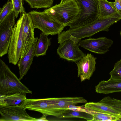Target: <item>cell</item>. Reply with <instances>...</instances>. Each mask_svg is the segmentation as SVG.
I'll return each mask as SVG.
<instances>
[{"instance_id": "6da1fadb", "label": "cell", "mask_w": 121, "mask_h": 121, "mask_svg": "<svg viewBox=\"0 0 121 121\" xmlns=\"http://www.w3.org/2000/svg\"><path fill=\"white\" fill-rule=\"evenodd\" d=\"M117 21L115 15L112 14L102 18H98L93 22L82 26L69 28L58 34V43L60 44L70 39L78 44L82 39L91 37L102 31H108L110 27Z\"/></svg>"}, {"instance_id": "7a4b0ae2", "label": "cell", "mask_w": 121, "mask_h": 121, "mask_svg": "<svg viewBox=\"0 0 121 121\" xmlns=\"http://www.w3.org/2000/svg\"><path fill=\"white\" fill-rule=\"evenodd\" d=\"M32 94V92L22 83L5 63L0 60V95L16 93Z\"/></svg>"}, {"instance_id": "3957f363", "label": "cell", "mask_w": 121, "mask_h": 121, "mask_svg": "<svg viewBox=\"0 0 121 121\" xmlns=\"http://www.w3.org/2000/svg\"><path fill=\"white\" fill-rule=\"evenodd\" d=\"M44 11L65 26L77 19L81 12L75 0L56 4Z\"/></svg>"}, {"instance_id": "277c9868", "label": "cell", "mask_w": 121, "mask_h": 121, "mask_svg": "<svg viewBox=\"0 0 121 121\" xmlns=\"http://www.w3.org/2000/svg\"><path fill=\"white\" fill-rule=\"evenodd\" d=\"M35 28H38L44 34L53 35L60 33L65 26L44 11H31L29 13Z\"/></svg>"}, {"instance_id": "5b68a950", "label": "cell", "mask_w": 121, "mask_h": 121, "mask_svg": "<svg viewBox=\"0 0 121 121\" xmlns=\"http://www.w3.org/2000/svg\"><path fill=\"white\" fill-rule=\"evenodd\" d=\"M81 11L78 18L66 25L70 28L82 26L95 20L98 18V0H75Z\"/></svg>"}, {"instance_id": "8992f818", "label": "cell", "mask_w": 121, "mask_h": 121, "mask_svg": "<svg viewBox=\"0 0 121 121\" xmlns=\"http://www.w3.org/2000/svg\"><path fill=\"white\" fill-rule=\"evenodd\" d=\"M22 19L20 16L13 28L7 53L9 63L14 65L17 64L20 58L22 43Z\"/></svg>"}, {"instance_id": "52a82bcc", "label": "cell", "mask_w": 121, "mask_h": 121, "mask_svg": "<svg viewBox=\"0 0 121 121\" xmlns=\"http://www.w3.org/2000/svg\"><path fill=\"white\" fill-rule=\"evenodd\" d=\"M16 18L13 11L0 22V57L8 53Z\"/></svg>"}, {"instance_id": "ba28073f", "label": "cell", "mask_w": 121, "mask_h": 121, "mask_svg": "<svg viewBox=\"0 0 121 121\" xmlns=\"http://www.w3.org/2000/svg\"><path fill=\"white\" fill-rule=\"evenodd\" d=\"M26 109L21 104L15 106H0V121H37L38 118L30 116Z\"/></svg>"}, {"instance_id": "9c48e42d", "label": "cell", "mask_w": 121, "mask_h": 121, "mask_svg": "<svg viewBox=\"0 0 121 121\" xmlns=\"http://www.w3.org/2000/svg\"><path fill=\"white\" fill-rule=\"evenodd\" d=\"M57 54L60 58L76 62L84 56L85 54L79 48V45L70 39L60 44Z\"/></svg>"}, {"instance_id": "30bf717a", "label": "cell", "mask_w": 121, "mask_h": 121, "mask_svg": "<svg viewBox=\"0 0 121 121\" xmlns=\"http://www.w3.org/2000/svg\"><path fill=\"white\" fill-rule=\"evenodd\" d=\"M23 22L22 46L20 58H22L27 52L36 38L34 36V28L31 17L26 12L22 13Z\"/></svg>"}, {"instance_id": "8fae6325", "label": "cell", "mask_w": 121, "mask_h": 121, "mask_svg": "<svg viewBox=\"0 0 121 121\" xmlns=\"http://www.w3.org/2000/svg\"><path fill=\"white\" fill-rule=\"evenodd\" d=\"M113 43V41L111 39L103 37L81 40L78 44L79 46L90 51L101 54L107 52Z\"/></svg>"}, {"instance_id": "7c38bea8", "label": "cell", "mask_w": 121, "mask_h": 121, "mask_svg": "<svg viewBox=\"0 0 121 121\" xmlns=\"http://www.w3.org/2000/svg\"><path fill=\"white\" fill-rule=\"evenodd\" d=\"M96 57L88 53L76 62L78 67V77L81 82L89 80L95 70Z\"/></svg>"}, {"instance_id": "4fadbf2b", "label": "cell", "mask_w": 121, "mask_h": 121, "mask_svg": "<svg viewBox=\"0 0 121 121\" xmlns=\"http://www.w3.org/2000/svg\"><path fill=\"white\" fill-rule=\"evenodd\" d=\"M52 98L54 108L59 116L62 118L63 114L69 106L79 103H86L87 101L81 97H67Z\"/></svg>"}, {"instance_id": "5bb4252c", "label": "cell", "mask_w": 121, "mask_h": 121, "mask_svg": "<svg viewBox=\"0 0 121 121\" xmlns=\"http://www.w3.org/2000/svg\"><path fill=\"white\" fill-rule=\"evenodd\" d=\"M38 39V37L35 38L27 52L22 58H20L18 61L17 65L19 70L20 80L23 79L30 68L35 56V50Z\"/></svg>"}, {"instance_id": "9a60e30c", "label": "cell", "mask_w": 121, "mask_h": 121, "mask_svg": "<svg viewBox=\"0 0 121 121\" xmlns=\"http://www.w3.org/2000/svg\"><path fill=\"white\" fill-rule=\"evenodd\" d=\"M95 91L100 94H108L121 92V80L111 79L100 82L95 86Z\"/></svg>"}, {"instance_id": "2e32d148", "label": "cell", "mask_w": 121, "mask_h": 121, "mask_svg": "<svg viewBox=\"0 0 121 121\" xmlns=\"http://www.w3.org/2000/svg\"><path fill=\"white\" fill-rule=\"evenodd\" d=\"M87 110L97 112L107 113L121 119V112L112 107L101 102L86 103L84 105Z\"/></svg>"}, {"instance_id": "e0dca14e", "label": "cell", "mask_w": 121, "mask_h": 121, "mask_svg": "<svg viewBox=\"0 0 121 121\" xmlns=\"http://www.w3.org/2000/svg\"><path fill=\"white\" fill-rule=\"evenodd\" d=\"M26 95L21 92L7 95H0V106H12L21 104L27 99Z\"/></svg>"}, {"instance_id": "ac0fdd59", "label": "cell", "mask_w": 121, "mask_h": 121, "mask_svg": "<svg viewBox=\"0 0 121 121\" xmlns=\"http://www.w3.org/2000/svg\"><path fill=\"white\" fill-rule=\"evenodd\" d=\"M48 35L42 32L40 34L35 48V56L38 57L46 54L49 46L51 44L52 38H49Z\"/></svg>"}, {"instance_id": "d6986e66", "label": "cell", "mask_w": 121, "mask_h": 121, "mask_svg": "<svg viewBox=\"0 0 121 121\" xmlns=\"http://www.w3.org/2000/svg\"><path fill=\"white\" fill-rule=\"evenodd\" d=\"M98 18H101L110 15L117 12L113 2L107 0H98Z\"/></svg>"}, {"instance_id": "ffe728a7", "label": "cell", "mask_w": 121, "mask_h": 121, "mask_svg": "<svg viewBox=\"0 0 121 121\" xmlns=\"http://www.w3.org/2000/svg\"><path fill=\"white\" fill-rule=\"evenodd\" d=\"M86 109V112L90 114L92 116V121H116L120 119L117 117L108 113Z\"/></svg>"}, {"instance_id": "44dd1931", "label": "cell", "mask_w": 121, "mask_h": 121, "mask_svg": "<svg viewBox=\"0 0 121 121\" xmlns=\"http://www.w3.org/2000/svg\"><path fill=\"white\" fill-rule=\"evenodd\" d=\"M78 118L87 121H92L93 117L90 114L85 112L68 110L63 114L62 118Z\"/></svg>"}, {"instance_id": "7402d4cb", "label": "cell", "mask_w": 121, "mask_h": 121, "mask_svg": "<svg viewBox=\"0 0 121 121\" xmlns=\"http://www.w3.org/2000/svg\"><path fill=\"white\" fill-rule=\"evenodd\" d=\"M31 8H49L52 5L54 0H24Z\"/></svg>"}, {"instance_id": "603a6c76", "label": "cell", "mask_w": 121, "mask_h": 121, "mask_svg": "<svg viewBox=\"0 0 121 121\" xmlns=\"http://www.w3.org/2000/svg\"><path fill=\"white\" fill-rule=\"evenodd\" d=\"M99 102L108 105L121 112V100L108 96L105 97Z\"/></svg>"}, {"instance_id": "cb8c5ba5", "label": "cell", "mask_w": 121, "mask_h": 121, "mask_svg": "<svg viewBox=\"0 0 121 121\" xmlns=\"http://www.w3.org/2000/svg\"><path fill=\"white\" fill-rule=\"evenodd\" d=\"M109 74L111 79L121 80V59L115 63L114 69Z\"/></svg>"}, {"instance_id": "d4e9b609", "label": "cell", "mask_w": 121, "mask_h": 121, "mask_svg": "<svg viewBox=\"0 0 121 121\" xmlns=\"http://www.w3.org/2000/svg\"><path fill=\"white\" fill-rule=\"evenodd\" d=\"M13 6L12 1H8L0 9V22L12 11H13Z\"/></svg>"}, {"instance_id": "484cf974", "label": "cell", "mask_w": 121, "mask_h": 121, "mask_svg": "<svg viewBox=\"0 0 121 121\" xmlns=\"http://www.w3.org/2000/svg\"><path fill=\"white\" fill-rule=\"evenodd\" d=\"M11 0L13 5V11L14 12L16 18H17L20 13H23L25 12L22 3V0Z\"/></svg>"}, {"instance_id": "4316f807", "label": "cell", "mask_w": 121, "mask_h": 121, "mask_svg": "<svg viewBox=\"0 0 121 121\" xmlns=\"http://www.w3.org/2000/svg\"><path fill=\"white\" fill-rule=\"evenodd\" d=\"M67 109L74 111H77L86 112V110L84 106H76L75 105H71L68 106Z\"/></svg>"}, {"instance_id": "83f0119b", "label": "cell", "mask_w": 121, "mask_h": 121, "mask_svg": "<svg viewBox=\"0 0 121 121\" xmlns=\"http://www.w3.org/2000/svg\"><path fill=\"white\" fill-rule=\"evenodd\" d=\"M113 4L117 11H121V0H115Z\"/></svg>"}, {"instance_id": "f1b7e54d", "label": "cell", "mask_w": 121, "mask_h": 121, "mask_svg": "<svg viewBox=\"0 0 121 121\" xmlns=\"http://www.w3.org/2000/svg\"><path fill=\"white\" fill-rule=\"evenodd\" d=\"M47 116L45 114H43L42 117L38 118L37 121H48L46 118V117Z\"/></svg>"}, {"instance_id": "f546056e", "label": "cell", "mask_w": 121, "mask_h": 121, "mask_svg": "<svg viewBox=\"0 0 121 121\" xmlns=\"http://www.w3.org/2000/svg\"><path fill=\"white\" fill-rule=\"evenodd\" d=\"M70 0H61V1L60 4H63L69 1Z\"/></svg>"}, {"instance_id": "4dcf8cb0", "label": "cell", "mask_w": 121, "mask_h": 121, "mask_svg": "<svg viewBox=\"0 0 121 121\" xmlns=\"http://www.w3.org/2000/svg\"><path fill=\"white\" fill-rule=\"evenodd\" d=\"M120 36H121V30L120 31Z\"/></svg>"}]
</instances>
